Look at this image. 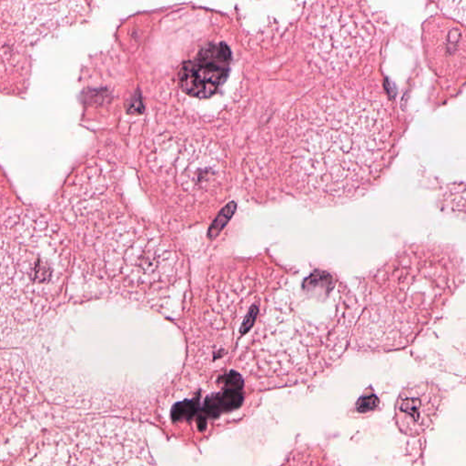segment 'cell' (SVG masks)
<instances>
[{
    "instance_id": "12",
    "label": "cell",
    "mask_w": 466,
    "mask_h": 466,
    "mask_svg": "<svg viewBox=\"0 0 466 466\" xmlns=\"http://www.w3.org/2000/svg\"><path fill=\"white\" fill-rule=\"evenodd\" d=\"M379 406V399L375 395H366L359 399L356 409L360 413L374 410Z\"/></svg>"
},
{
    "instance_id": "8",
    "label": "cell",
    "mask_w": 466,
    "mask_h": 466,
    "mask_svg": "<svg viewBox=\"0 0 466 466\" xmlns=\"http://www.w3.org/2000/svg\"><path fill=\"white\" fill-rule=\"evenodd\" d=\"M444 402V391L435 383L421 381L405 387L395 403L394 420L405 435L415 437L435 422Z\"/></svg>"
},
{
    "instance_id": "9",
    "label": "cell",
    "mask_w": 466,
    "mask_h": 466,
    "mask_svg": "<svg viewBox=\"0 0 466 466\" xmlns=\"http://www.w3.org/2000/svg\"><path fill=\"white\" fill-rule=\"evenodd\" d=\"M231 53L225 43H210L186 62L179 70L178 82L187 95L206 98L212 96L227 78Z\"/></svg>"
},
{
    "instance_id": "13",
    "label": "cell",
    "mask_w": 466,
    "mask_h": 466,
    "mask_svg": "<svg viewBox=\"0 0 466 466\" xmlns=\"http://www.w3.org/2000/svg\"><path fill=\"white\" fill-rule=\"evenodd\" d=\"M235 208L233 205H228L226 207L220 215L217 218L216 221L210 228V234L216 235L221 228L226 224L229 217L232 215Z\"/></svg>"
},
{
    "instance_id": "1",
    "label": "cell",
    "mask_w": 466,
    "mask_h": 466,
    "mask_svg": "<svg viewBox=\"0 0 466 466\" xmlns=\"http://www.w3.org/2000/svg\"><path fill=\"white\" fill-rule=\"evenodd\" d=\"M390 134V112L375 94L340 86L309 96L293 111L288 128L298 187L323 201L357 195L379 173Z\"/></svg>"
},
{
    "instance_id": "11",
    "label": "cell",
    "mask_w": 466,
    "mask_h": 466,
    "mask_svg": "<svg viewBox=\"0 0 466 466\" xmlns=\"http://www.w3.org/2000/svg\"><path fill=\"white\" fill-rule=\"evenodd\" d=\"M69 2H5L1 4L2 16L20 34L36 38L35 35L59 25L72 11Z\"/></svg>"
},
{
    "instance_id": "2",
    "label": "cell",
    "mask_w": 466,
    "mask_h": 466,
    "mask_svg": "<svg viewBox=\"0 0 466 466\" xmlns=\"http://www.w3.org/2000/svg\"><path fill=\"white\" fill-rule=\"evenodd\" d=\"M357 312L353 294L332 271L313 268L287 280L258 330L254 371L299 382L332 367L345 352Z\"/></svg>"
},
{
    "instance_id": "7",
    "label": "cell",
    "mask_w": 466,
    "mask_h": 466,
    "mask_svg": "<svg viewBox=\"0 0 466 466\" xmlns=\"http://www.w3.org/2000/svg\"><path fill=\"white\" fill-rule=\"evenodd\" d=\"M372 27L357 10L342 3H321L311 15L308 47L313 62L326 73L352 66L367 50Z\"/></svg>"
},
{
    "instance_id": "10",
    "label": "cell",
    "mask_w": 466,
    "mask_h": 466,
    "mask_svg": "<svg viewBox=\"0 0 466 466\" xmlns=\"http://www.w3.org/2000/svg\"><path fill=\"white\" fill-rule=\"evenodd\" d=\"M33 388L22 356L0 351V436L25 413Z\"/></svg>"
},
{
    "instance_id": "5",
    "label": "cell",
    "mask_w": 466,
    "mask_h": 466,
    "mask_svg": "<svg viewBox=\"0 0 466 466\" xmlns=\"http://www.w3.org/2000/svg\"><path fill=\"white\" fill-rule=\"evenodd\" d=\"M17 466H156L141 430L100 418L53 432Z\"/></svg>"
},
{
    "instance_id": "4",
    "label": "cell",
    "mask_w": 466,
    "mask_h": 466,
    "mask_svg": "<svg viewBox=\"0 0 466 466\" xmlns=\"http://www.w3.org/2000/svg\"><path fill=\"white\" fill-rule=\"evenodd\" d=\"M66 231L35 209L0 218V346L29 339L58 298L69 263Z\"/></svg>"
},
{
    "instance_id": "6",
    "label": "cell",
    "mask_w": 466,
    "mask_h": 466,
    "mask_svg": "<svg viewBox=\"0 0 466 466\" xmlns=\"http://www.w3.org/2000/svg\"><path fill=\"white\" fill-rule=\"evenodd\" d=\"M136 226L90 224L74 232L84 267L96 278L134 287L159 279L165 271V248L157 236Z\"/></svg>"
},
{
    "instance_id": "3",
    "label": "cell",
    "mask_w": 466,
    "mask_h": 466,
    "mask_svg": "<svg viewBox=\"0 0 466 466\" xmlns=\"http://www.w3.org/2000/svg\"><path fill=\"white\" fill-rule=\"evenodd\" d=\"M462 279L460 258L444 247L414 245L398 253L363 281L355 350L382 352L409 346Z\"/></svg>"
}]
</instances>
